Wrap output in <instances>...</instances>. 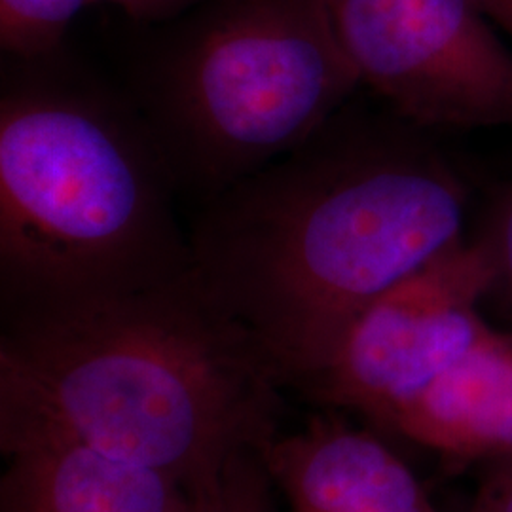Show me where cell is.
<instances>
[{"mask_svg":"<svg viewBox=\"0 0 512 512\" xmlns=\"http://www.w3.org/2000/svg\"><path fill=\"white\" fill-rule=\"evenodd\" d=\"M0 95L2 306L139 287L192 264L145 120L38 71Z\"/></svg>","mask_w":512,"mask_h":512,"instance_id":"obj_3","label":"cell"},{"mask_svg":"<svg viewBox=\"0 0 512 512\" xmlns=\"http://www.w3.org/2000/svg\"><path fill=\"white\" fill-rule=\"evenodd\" d=\"M274 482L260 452L230 461L219 480L200 492L198 512H277Z\"/></svg>","mask_w":512,"mask_h":512,"instance_id":"obj_11","label":"cell"},{"mask_svg":"<svg viewBox=\"0 0 512 512\" xmlns=\"http://www.w3.org/2000/svg\"><path fill=\"white\" fill-rule=\"evenodd\" d=\"M484 16L512 37V0H476Z\"/></svg>","mask_w":512,"mask_h":512,"instance_id":"obj_15","label":"cell"},{"mask_svg":"<svg viewBox=\"0 0 512 512\" xmlns=\"http://www.w3.org/2000/svg\"><path fill=\"white\" fill-rule=\"evenodd\" d=\"M399 435L448 465L512 456V329L492 330L458 365L395 416Z\"/></svg>","mask_w":512,"mask_h":512,"instance_id":"obj_9","label":"cell"},{"mask_svg":"<svg viewBox=\"0 0 512 512\" xmlns=\"http://www.w3.org/2000/svg\"><path fill=\"white\" fill-rule=\"evenodd\" d=\"M359 82L423 128L512 126V54L476 0H325Z\"/></svg>","mask_w":512,"mask_h":512,"instance_id":"obj_6","label":"cell"},{"mask_svg":"<svg viewBox=\"0 0 512 512\" xmlns=\"http://www.w3.org/2000/svg\"><path fill=\"white\" fill-rule=\"evenodd\" d=\"M478 241L482 243L492 266V289L488 302H495L512 321V184L495 203Z\"/></svg>","mask_w":512,"mask_h":512,"instance_id":"obj_12","label":"cell"},{"mask_svg":"<svg viewBox=\"0 0 512 512\" xmlns=\"http://www.w3.org/2000/svg\"><path fill=\"white\" fill-rule=\"evenodd\" d=\"M490 289L482 243L463 239L368 304L294 389L321 408L361 416L385 435L404 406L492 334L482 311Z\"/></svg>","mask_w":512,"mask_h":512,"instance_id":"obj_5","label":"cell"},{"mask_svg":"<svg viewBox=\"0 0 512 512\" xmlns=\"http://www.w3.org/2000/svg\"><path fill=\"white\" fill-rule=\"evenodd\" d=\"M95 2H109L122 8L126 14L133 18H154L160 16L167 8L175 4V0H92Z\"/></svg>","mask_w":512,"mask_h":512,"instance_id":"obj_14","label":"cell"},{"mask_svg":"<svg viewBox=\"0 0 512 512\" xmlns=\"http://www.w3.org/2000/svg\"><path fill=\"white\" fill-rule=\"evenodd\" d=\"M92 0H0V44L14 63L54 57L76 16Z\"/></svg>","mask_w":512,"mask_h":512,"instance_id":"obj_10","label":"cell"},{"mask_svg":"<svg viewBox=\"0 0 512 512\" xmlns=\"http://www.w3.org/2000/svg\"><path fill=\"white\" fill-rule=\"evenodd\" d=\"M484 475L461 512H512V456L484 463Z\"/></svg>","mask_w":512,"mask_h":512,"instance_id":"obj_13","label":"cell"},{"mask_svg":"<svg viewBox=\"0 0 512 512\" xmlns=\"http://www.w3.org/2000/svg\"><path fill=\"white\" fill-rule=\"evenodd\" d=\"M361 86L325 0H224L148 78L175 183L207 198L293 152Z\"/></svg>","mask_w":512,"mask_h":512,"instance_id":"obj_4","label":"cell"},{"mask_svg":"<svg viewBox=\"0 0 512 512\" xmlns=\"http://www.w3.org/2000/svg\"><path fill=\"white\" fill-rule=\"evenodd\" d=\"M0 512H198L200 494L135 463L65 442L8 452Z\"/></svg>","mask_w":512,"mask_h":512,"instance_id":"obj_8","label":"cell"},{"mask_svg":"<svg viewBox=\"0 0 512 512\" xmlns=\"http://www.w3.org/2000/svg\"><path fill=\"white\" fill-rule=\"evenodd\" d=\"M283 389L194 264L139 287L2 306V452L76 444L200 494L279 435Z\"/></svg>","mask_w":512,"mask_h":512,"instance_id":"obj_1","label":"cell"},{"mask_svg":"<svg viewBox=\"0 0 512 512\" xmlns=\"http://www.w3.org/2000/svg\"><path fill=\"white\" fill-rule=\"evenodd\" d=\"M370 425L321 408L260 456L289 512H439L418 475Z\"/></svg>","mask_w":512,"mask_h":512,"instance_id":"obj_7","label":"cell"},{"mask_svg":"<svg viewBox=\"0 0 512 512\" xmlns=\"http://www.w3.org/2000/svg\"><path fill=\"white\" fill-rule=\"evenodd\" d=\"M329 126L207 198L192 264L294 389L378 296L461 243L467 194L427 150Z\"/></svg>","mask_w":512,"mask_h":512,"instance_id":"obj_2","label":"cell"}]
</instances>
